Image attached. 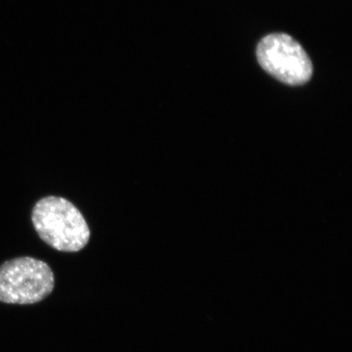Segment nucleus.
<instances>
[{
    "mask_svg": "<svg viewBox=\"0 0 352 352\" xmlns=\"http://www.w3.org/2000/svg\"><path fill=\"white\" fill-rule=\"evenodd\" d=\"M32 220L41 239L57 251H80L90 239L89 227L82 212L62 197L39 200L32 210Z\"/></svg>",
    "mask_w": 352,
    "mask_h": 352,
    "instance_id": "1",
    "label": "nucleus"
},
{
    "mask_svg": "<svg viewBox=\"0 0 352 352\" xmlns=\"http://www.w3.org/2000/svg\"><path fill=\"white\" fill-rule=\"evenodd\" d=\"M256 57L264 71L286 85H305L314 74V66L307 53L289 34L266 36L258 43Z\"/></svg>",
    "mask_w": 352,
    "mask_h": 352,
    "instance_id": "3",
    "label": "nucleus"
},
{
    "mask_svg": "<svg viewBox=\"0 0 352 352\" xmlns=\"http://www.w3.org/2000/svg\"><path fill=\"white\" fill-rule=\"evenodd\" d=\"M54 273L41 259L22 256L0 266V302L8 305H32L52 293Z\"/></svg>",
    "mask_w": 352,
    "mask_h": 352,
    "instance_id": "2",
    "label": "nucleus"
}]
</instances>
